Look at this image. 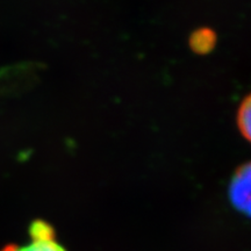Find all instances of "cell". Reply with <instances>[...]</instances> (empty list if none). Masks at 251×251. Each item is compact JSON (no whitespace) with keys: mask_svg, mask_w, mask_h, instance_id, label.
<instances>
[{"mask_svg":"<svg viewBox=\"0 0 251 251\" xmlns=\"http://www.w3.org/2000/svg\"><path fill=\"white\" fill-rule=\"evenodd\" d=\"M30 243L26 247L8 244L0 251H65L56 240L55 230L45 221L33 222L29 227Z\"/></svg>","mask_w":251,"mask_h":251,"instance_id":"1","label":"cell"},{"mask_svg":"<svg viewBox=\"0 0 251 251\" xmlns=\"http://www.w3.org/2000/svg\"><path fill=\"white\" fill-rule=\"evenodd\" d=\"M229 198L238 212L251 218V162L240 166L234 174L229 185Z\"/></svg>","mask_w":251,"mask_h":251,"instance_id":"2","label":"cell"},{"mask_svg":"<svg viewBox=\"0 0 251 251\" xmlns=\"http://www.w3.org/2000/svg\"><path fill=\"white\" fill-rule=\"evenodd\" d=\"M190 46L196 52L206 54L215 46V34L208 28L196 30L190 39Z\"/></svg>","mask_w":251,"mask_h":251,"instance_id":"3","label":"cell"},{"mask_svg":"<svg viewBox=\"0 0 251 251\" xmlns=\"http://www.w3.org/2000/svg\"><path fill=\"white\" fill-rule=\"evenodd\" d=\"M236 121L242 136L251 143V93L248 94L241 102L237 111Z\"/></svg>","mask_w":251,"mask_h":251,"instance_id":"4","label":"cell"}]
</instances>
